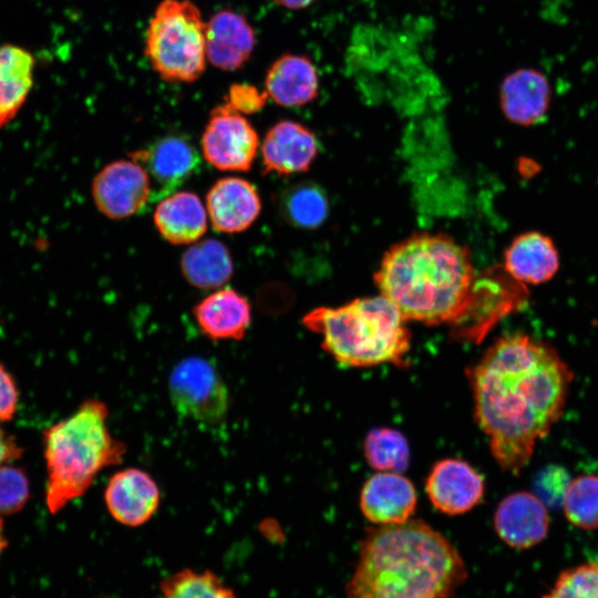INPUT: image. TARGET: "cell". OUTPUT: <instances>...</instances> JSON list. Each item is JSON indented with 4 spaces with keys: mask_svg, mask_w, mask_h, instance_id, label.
Masks as SVG:
<instances>
[{
    "mask_svg": "<svg viewBox=\"0 0 598 598\" xmlns=\"http://www.w3.org/2000/svg\"><path fill=\"white\" fill-rule=\"evenodd\" d=\"M475 419L493 457L514 475L560 417L573 372L549 344L528 334L496 340L468 372Z\"/></svg>",
    "mask_w": 598,
    "mask_h": 598,
    "instance_id": "6da1fadb",
    "label": "cell"
},
{
    "mask_svg": "<svg viewBox=\"0 0 598 598\" xmlns=\"http://www.w3.org/2000/svg\"><path fill=\"white\" fill-rule=\"evenodd\" d=\"M476 280L468 250L442 234H417L395 244L375 274L380 295L405 320L448 324L456 340L477 343Z\"/></svg>",
    "mask_w": 598,
    "mask_h": 598,
    "instance_id": "7a4b0ae2",
    "label": "cell"
},
{
    "mask_svg": "<svg viewBox=\"0 0 598 598\" xmlns=\"http://www.w3.org/2000/svg\"><path fill=\"white\" fill-rule=\"evenodd\" d=\"M467 569L455 546L419 519L379 525L363 538L347 598H451Z\"/></svg>",
    "mask_w": 598,
    "mask_h": 598,
    "instance_id": "3957f363",
    "label": "cell"
},
{
    "mask_svg": "<svg viewBox=\"0 0 598 598\" xmlns=\"http://www.w3.org/2000/svg\"><path fill=\"white\" fill-rule=\"evenodd\" d=\"M109 414L105 402L89 399L45 431V502L52 514L83 496L101 471L122 462L126 445L111 433Z\"/></svg>",
    "mask_w": 598,
    "mask_h": 598,
    "instance_id": "277c9868",
    "label": "cell"
},
{
    "mask_svg": "<svg viewBox=\"0 0 598 598\" xmlns=\"http://www.w3.org/2000/svg\"><path fill=\"white\" fill-rule=\"evenodd\" d=\"M400 310L388 298H360L340 307H321L303 318L321 336L322 347L344 367L404 363L411 333Z\"/></svg>",
    "mask_w": 598,
    "mask_h": 598,
    "instance_id": "5b68a950",
    "label": "cell"
},
{
    "mask_svg": "<svg viewBox=\"0 0 598 598\" xmlns=\"http://www.w3.org/2000/svg\"><path fill=\"white\" fill-rule=\"evenodd\" d=\"M145 53L169 82H193L206 65V22L190 0H163L150 21Z\"/></svg>",
    "mask_w": 598,
    "mask_h": 598,
    "instance_id": "8992f818",
    "label": "cell"
},
{
    "mask_svg": "<svg viewBox=\"0 0 598 598\" xmlns=\"http://www.w3.org/2000/svg\"><path fill=\"white\" fill-rule=\"evenodd\" d=\"M168 395L176 413L199 425L221 424L229 411V391L215 363L189 355L172 369Z\"/></svg>",
    "mask_w": 598,
    "mask_h": 598,
    "instance_id": "52a82bcc",
    "label": "cell"
},
{
    "mask_svg": "<svg viewBox=\"0 0 598 598\" xmlns=\"http://www.w3.org/2000/svg\"><path fill=\"white\" fill-rule=\"evenodd\" d=\"M258 142L250 122L226 102L209 115L202 135V152L217 169L245 172L255 159Z\"/></svg>",
    "mask_w": 598,
    "mask_h": 598,
    "instance_id": "ba28073f",
    "label": "cell"
},
{
    "mask_svg": "<svg viewBox=\"0 0 598 598\" xmlns=\"http://www.w3.org/2000/svg\"><path fill=\"white\" fill-rule=\"evenodd\" d=\"M97 209L112 219H122L141 212L152 200L151 181L142 165L120 159L102 168L92 183Z\"/></svg>",
    "mask_w": 598,
    "mask_h": 598,
    "instance_id": "9c48e42d",
    "label": "cell"
},
{
    "mask_svg": "<svg viewBox=\"0 0 598 598\" xmlns=\"http://www.w3.org/2000/svg\"><path fill=\"white\" fill-rule=\"evenodd\" d=\"M146 171L152 200L173 194L200 166V156L187 138L168 135L130 154Z\"/></svg>",
    "mask_w": 598,
    "mask_h": 598,
    "instance_id": "30bf717a",
    "label": "cell"
},
{
    "mask_svg": "<svg viewBox=\"0 0 598 598\" xmlns=\"http://www.w3.org/2000/svg\"><path fill=\"white\" fill-rule=\"evenodd\" d=\"M161 489L154 477L137 467L115 472L107 481L104 503L120 524L138 527L147 523L161 504Z\"/></svg>",
    "mask_w": 598,
    "mask_h": 598,
    "instance_id": "8fae6325",
    "label": "cell"
},
{
    "mask_svg": "<svg viewBox=\"0 0 598 598\" xmlns=\"http://www.w3.org/2000/svg\"><path fill=\"white\" fill-rule=\"evenodd\" d=\"M484 480L468 463L457 458L437 462L426 481V492L441 513L458 515L468 512L483 498Z\"/></svg>",
    "mask_w": 598,
    "mask_h": 598,
    "instance_id": "7c38bea8",
    "label": "cell"
},
{
    "mask_svg": "<svg viewBox=\"0 0 598 598\" xmlns=\"http://www.w3.org/2000/svg\"><path fill=\"white\" fill-rule=\"evenodd\" d=\"M494 528L508 546L526 549L547 535V507L530 492H517L502 499L494 514Z\"/></svg>",
    "mask_w": 598,
    "mask_h": 598,
    "instance_id": "4fadbf2b",
    "label": "cell"
},
{
    "mask_svg": "<svg viewBox=\"0 0 598 598\" xmlns=\"http://www.w3.org/2000/svg\"><path fill=\"white\" fill-rule=\"evenodd\" d=\"M415 507V488L401 473L380 472L372 475L360 494L362 514L378 525L404 523L410 519Z\"/></svg>",
    "mask_w": 598,
    "mask_h": 598,
    "instance_id": "5bb4252c",
    "label": "cell"
},
{
    "mask_svg": "<svg viewBox=\"0 0 598 598\" xmlns=\"http://www.w3.org/2000/svg\"><path fill=\"white\" fill-rule=\"evenodd\" d=\"M206 208L215 230L239 233L259 216L261 202L256 187L239 177L218 179L206 197Z\"/></svg>",
    "mask_w": 598,
    "mask_h": 598,
    "instance_id": "9a60e30c",
    "label": "cell"
},
{
    "mask_svg": "<svg viewBox=\"0 0 598 598\" xmlns=\"http://www.w3.org/2000/svg\"><path fill=\"white\" fill-rule=\"evenodd\" d=\"M551 99L547 76L524 68L509 73L499 90L501 109L506 118L517 125L532 126L545 120Z\"/></svg>",
    "mask_w": 598,
    "mask_h": 598,
    "instance_id": "2e32d148",
    "label": "cell"
},
{
    "mask_svg": "<svg viewBox=\"0 0 598 598\" xmlns=\"http://www.w3.org/2000/svg\"><path fill=\"white\" fill-rule=\"evenodd\" d=\"M255 32L239 13L224 9L206 23V56L224 71L239 69L251 55Z\"/></svg>",
    "mask_w": 598,
    "mask_h": 598,
    "instance_id": "e0dca14e",
    "label": "cell"
},
{
    "mask_svg": "<svg viewBox=\"0 0 598 598\" xmlns=\"http://www.w3.org/2000/svg\"><path fill=\"white\" fill-rule=\"evenodd\" d=\"M317 152L318 143L312 132L292 121L275 124L261 145L265 169L280 175L306 171Z\"/></svg>",
    "mask_w": 598,
    "mask_h": 598,
    "instance_id": "ac0fdd59",
    "label": "cell"
},
{
    "mask_svg": "<svg viewBox=\"0 0 598 598\" xmlns=\"http://www.w3.org/2000/svg\"><path fill=\"white\" fill-rule=\"evenodd\" d=\"M200 331L209 339L241 340L251 321V307L246 297L233 288L219 289L193 308Z\"/></svg>",
    "mask_w": 598,
    "mask_h": 598,
    "instance_id": "d6986e66",
    "label": "cell"
},
{
    "mask_svg": "<svg viewBox=\"0 0 598 598\" xmlns=\"http://www.w3.org/2000/svg\"><path fill=\"white\" fill-rule=\"evenodd\" d=\"M559 254L550 237L539 231L516 236L504 254V269L516 281L540 285L559 269Z\"/></svg>",
    "mask_w": 598,
    "mask_h": 598,
    "instance_id": "ffe728a7",
    "label": "cell"
},
{
    "mask_svg": "<svg viewBox=\"0 0 598 598\" xmlns=\"http://www.w3.org/2000/svg\"><path fill=\"white\" fill-rule=\"evenodd\" d=\"M266 93L281 106H301L318 92V75L305 56L286 54L272 63L265 80Z\"/></svg>",
    "mask_w": 598,
    "mask_h": 598,
    "instance_id": "44dd1931",
    "label": "cell"
},
{
    "mask_svg": "<svg viewBox=\"0 0 598 598\" xmlns=\"http://www.w3.org/2000/svg\"><path fill=\"white\" fill-rule=\"evenodd\" d=\"M154 223L164 239L175 245L196 241L207 228L206 210L196 194L173 193L162 199Z\"/></svg>",
    "mask_w": 598,
    "mask_h": 598,
    "instance_id": "7402d4cb",
    "label": "cell"
},
{
    "mask_svg": "<svg viewBox=\"0 0 598 598\" xmlns=\"http://www.w3.org/2000/svg\"><path fill=\"white\" fill-rule=\"evenodd\" d=\"M34 59L23 48L0 47V128L24 104L33 84Z\"/></svg>",
    "mask_w": 598,
    "mask_h": 598,
    "instance_id": "603a6c76",
    "label": "cell"
},
{
    "mask_svg": "<svg viewBox=\"0 0 598 598\" xmlns=\"http://www.w3.org/2000/svg\"><path fill=\"white\" fill-rule=\"evenodd\" d=\"M181 269L185 279L200 289H212L226 283L234 271L227 247L213 238L194 244L184 251Z\"/></svg>",
    "mask_w": 598,
    "mask_h": 598,
    "instance_id": "cb8c5ba5",
    "label": "cell"
},
{
    "mask_svg": "<svg viewBox=\"0 0 598 598\" xmlns=\"http://www.w3.org/2000/svg\"><path fill=\"white\" fill-rule=\"evenodd\" d=\"M364 455L375 470L402 473L409 465L410 448L399 431L378 427L371 430L364 440Z\"/></svg>",
    "mask_w": 598,
    "mask_h": 598,
    "instance_id": "d4e9b609",
    "label": "cell"
},
{
    "mask_svg": "<svg viewBox=\"0 0 598 598\" xmlns=\"http://www.w3.org/2000/svg\"><path fill=\"white\" fill-rule=\"evenodd\" d=\"M280 210L290 224L301 228H315L328 215V200L319 187L300 184L282 194Z\"/></svg>",
    "mask_w": 598,
    "mask_h": 598,
    "instance_id": "484cf974",
    "label": "cell"
},
{
    "mask_svg": "<svg viewBox=\"0 0 598 598\" xmlns=\"http://www.w3.org/2000/svg\"><path fill=\"white\" fill-rule=\"evenodd\" d=\"M159 598H236L231 588L209 570H179L159 585Z\"/></svg>",
    "mask_w": 598,
    "mask_h": 598,
    "instance_id": "4316f807",
    "label": "cell"
},
{
    "mask_svg": "<svg viewBox=\"0 0 598 598\" xmlns=\"http://www.w3.org/2000/svg\"><path fill=\"white\" fill-rule=\"evenodd\" d=\"M563 507L567 519L582 529L598 528V475H580L565 493Z\"/></svg>",
    "mask_w": 598,
    "mask_h": 598,
    "instance_id": "83f0119b",
    "label": "cell"
},
{
    "mask_svg": "<svg viewBox=\"0 0 598 598\" xmlns=\"http://www.w3.org/2000/svg\"><path fill=\"white\" fill-rule=\"evenodd\" d=\"M542 598H598V564L588 561L564 570Z\"/></svg>",
    "mask_w": 598,
    "mask_h": 598,
    "instance_id": "f1b7e54d",
    "label": "cell"
},
{
    "mask_svg": "<svg viewBox=\"0 0 598 598\" xmlns=\"http://www.w3.org/2000/svg\"><path fill=\"white\" fill-rule=\"evenodd\" d=\"M29 497L28 478L12 466H0V514L10 515L25 504Z\"/></svg>",
    "mask_w": 598,
    "mask_h": 598,
    "instance_id": "f546056e",
    "label": "cell"
},
{
    "mask_svg": "<svg viewBox=\"0 0 598 598\" xmlns=\"http://www.w3.org/2000/svg\"><path fill=\"white\" fill-rule=\"evenodd\" d=\"M570 480L565 468L557 465H548L535 476L534 494L546 507L557 508L563 505Z\"/></svg>",
    "mask_w": 598,
    "mask_h": 598,
    "instance_id": "4dcf8cb0",
    "label": "cell"
},
{
    "mask_svg": "<svg viewBox=\"0 0 598 598\" xmlns=\"http://www.w3.org/2000/svg\"><path fill=\"white\" fill-rule=\"evenodd\" d=\"M267 93L259 92L256 87L246 84H235L229 90L228 103L241 114H250L259 111L267 100Z\"/></svg>",
    "mask_w": 598,
    "mask_h": 598,
    "instance_id": "1f68e13d",
    "label": "cell"
},
{
    "mask_svg": "<svg viewBox=\"0 0 598 598\" xmlns=\"http://www.w3.org/2000/svg\"><path fill=\"white\" fill-rule=\"evenodd\" d=\"M18 392L10 374L0 365V421L10 420L17 409Z\"/></svg>",
    "mask_w": 598,
    "mask_h": 598,
    "instance_id": "d6a6232c",
    "label": "cell"
},
{
    "mask_svg": "<svg viewBox=\"0 0 598 598\" xmlns=\"http://www.w3.org/2000/svg\"><path fill=\"white\" fill-rule=\"evenodd\" d=\"M22 450L14 442L13 437L0 429V466L11 460L19 458Z\"/></svg>",
    "mask_w": 598,
    "mask_h": 598,
    "instance_id": "836d02e7",
    "label": "cell"
},
{
    "mask_svg": "<svg viewBox=\"0 0 598 598\" xmlns=\"http://www.w3.org/2000/svg\"><path fill=\"white\" fill-rule=\"evenodd\" d=\"M272 1L288 9H301L310 4L313 0H272Z\"/></svg>",
    "mask_w": 598,
    "mask_h": 598,
    "instance_id": "e575fe53",
    "label": "cell"
},
{
    "mask_svg": "<svg viewBox=\"0 0 598 598\" xmlns=\"http://www.w3.org/2000/svg\"><path fill=\"white\" fill-rule=\"evenodd\" d=\"M1 529H2V519L0 518V555L4 550V548L7 547V540L3 537L2 533H1Z\"/></svg>",
    "mask_w": 598,
    "mask_h": 598,
    "instance_id": "d590c367",
    "label": "cell"
}]
</instances>
